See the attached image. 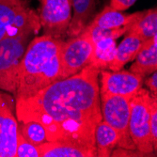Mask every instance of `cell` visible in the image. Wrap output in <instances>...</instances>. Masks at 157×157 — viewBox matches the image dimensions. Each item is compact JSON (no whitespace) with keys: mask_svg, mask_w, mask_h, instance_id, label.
<instances>
[{"mask_svg":"<svg viewBox=\"0 0 157 157\" xmlns=\"http://www.w3.org/2000/svg\"><path fill=\"white\" fill-rule=\"evenodd\" d=\"M100 71L89 64L33 96L15 100L17 121L40 122L45 128L48 141L69 142L96 151L95 129L102 121Z\"/></svg>","mask_w":157,"mask_h":157,"instance_id":"obj_1","label":"cell"},{"mask_svg":"<svg viewBox=\"0 0 157 157\" xmlns=\"http://www.w3.org/2000/svg\"><path fill=\"white\" fill-rule=\"evenodd\" d=\"M62 42L44 34L30 40L20 65L15 100L33 96L59 80Z\"/></svg>","mask_w":157,"mask_h":157,"instance_id":"obj_2","label":"cell"},{"mask_svg":"<svg viewBox=\"0 0 157 157\" xmlns=\"http://www.w3.org/2000/svg\"><path fill=\"white\" fill-rule=\"evenodd\" d=\"M40 26V20L33 21L0 40V90L15 95L22 59Z\"/></svg>","mask_w":157,"mask_h":157,"instance_id":"obj_3","label":"cell"},{"mask_svg":"<svg viewBox=\"0 0 157 157\" xmlns=\"http://www.w3.org/2000/svg\"><path fill=\"white\" fill-rule=\"evenodd\" d=\"M152 94L141 88L130 101L129 133L136 149L150 156H156L149 131V110Z\"/></svg>","mask_w":157,"mask_h":157,"instance_id":"obj_4","label":"cell"},{"mask_svg":"<svg viewBox=\"0 0 157 157\" xmlns=\"http://www.w3.org/2000/svg\"><path fill=\"white\" fill-rule=\"evenodd\" d=\"M94 42L87 28L75 37L63 40L60 48V79L72 76L91 62Z\"/></svg>","mask_w":157,"mask_h":157,"instance_id":"obj_5","label":"cell"},{"mask_svg":"<svg viewBox=\"0 0 157 157\" xmlns=\"http://www.w3.org/2000/svg\"><path fill=\"white\" fill-rule=\"evenodd\" d=\"M102 120L107 122L119 135L118 147L136 150L129 133L130 98L115 95H100Z\"/></svg>","mask_w":157,"mask_h":157,"instance_id":"obj_6","label":"cell"},{"mask_svg":"<svg viewBox=\"0 0 157 157\" xmlns=\"http://www.w3.org/2000/svg\"><path fill=\"white\" fill-rule=\"evenodd\" d=\"M40 23L44 35L62 39L72 20L71 0H40Z\"/></svg>","mask_w":157,"mask_h":157,"instance_id":"obj_7","label":"cell"},{"mask_svg":"<svg viewBox=\"0 0 157 157\" xmlns=\"http://www.w3.org/2000/svg\"><path fill=\"white\" fill-rule=\"evenodd\" d=\"M100 75V95L123 96L132 99L142 88L144 82V78L129 71L120 70L116 72H108L101 70Z\"/></svg>","mask_w":157,"mask_h":157,"instance_id":"obj_8","label":"cell"},{"mask_svg":"<svg viewBox=\"0 0 157 157\" xmlns=\"http://www.w3.org/2000/svg\"><path fill=\"white\" fill-rule=\"evenodd\" d=\"M40 20L25 0H0V40L28 23Z\"/></svg>","mask_w":157,"mask_h":157,"instance_id":"obj_9","label":"cell"},{"mask_svg":"<svg viewBox=\"0 0 157 157\" xmlns=\"http://www.w3.org/2000/svg\"><path fill=\"white\" fill-rule=\"evenodd\" d=\"M18 121L14 108L0 109V157H15Z\"/></svg>","mask_w":157,"mask_h":157,"instance_id":"obj_10","label":"cell"},{"mask_svg":"<svg viewBox=\"0 0 157 157\" xmlns=\"http://www.w3.org/2000/svg\"><path fill=\"white\" fill-rule=\"evenodd\" d=\"M143 14L144 11H137L132 14H126L122 11L112 9L108 5L105 7L99 14H97L96 17L92 21H90L88 25H90V27L104 28V29L129 27Z\"/></svg>","mask_w":157,"mask_h":157,"instance_id":"obj_11","label":"cell"},{"mask_svg":"<svg viewBox=\"0 0 157 157\" xmlns=\"http://www.w3.org/2000/svg\"><path fill=\"white\" fill-rule=\"evenodd\" d=\"M129 72L145 78L147 75L156 72L157 69V35L144 41L140 51L136 56Z\"/></svg>","mask_w":157,"mask_h":157,"instance_id":"obj_12","label":"cell"},{"mask_svg":"<svg viewBox=\"0 0 157 157\" xmlns=\"http://www.w3.org/2000/svg\"><path fill=\"white\" fill-rule=\"evenodd\" d=\"M40 157H95L96 151L69 142L47 141L39 146Z\"/></svg>","mask_w":157,"mask_h":157,"instance_id":"obj_13","label":"cell"},{"mask_svg":"<svg viewBox=\"0 0 157 157\" xmlns=\"http://www.w3.org/2000/svg\"><path fill=\"white\" fill-rule=\"evenodd\" d=\"M74 15L69 25L67 34L70 37L79 35L89 25L96 9L97 0H71Z\"/></svg>","mask_w":157,"mask_h":157,"instance_id":"obj_14","label":"cell"},{"mask_svg":"<svg viewBox=\"0 0 157 157\" xmlns=\"http://www.w3.org/2000/svg\"><path fill=\"white\" fill-rule=\"evenodd\" d=\"M143 44L144 41H142L136 36L125 33V38L120 45L117 46L115 56L110 62L108 69L112 72L121 70L126 63L136 59Z\"/></svg>","mask_w":157,"mask_h":157,"instance_id":"obj_15","label":"cell"},{"mask_svg":"<svg viewBox=\"0 0 157 157\" xmlns=\"http://www.w3.org/2000/svg\"><path fill=\"white\" fill-rule=\"evenodd\" d=\"M119 135L113 127L101 121L95 129V146L97 156L109 157L114 149L118 147Z\"/></svg>","mask_w":157,"mask_h":157,"instance_id":"obj_16","label":"cell"},{"mask_svg":"<svg viewBox=\"0 0 157 157\" xmlns=\"http://www.w3.org/2000/svg\"><path fill=\"white\" fill-rule=\"evenodd\" d=\"M139 38L142 41H146L157 35V10L150 9L144 11L136 22L131 25L126 32Z\"/></svg>","mask_w":157,"mask_h":157,"instance_id":"obj_17","label":"cell"},{"mask_svg":"<svg viewBox=\"0 0 157 157\" xmlns=\"http://www.w3.org/2000/svg\"><path fill=\"white\" fill-rule=\"evenodd\" d=\"M94 42V51L90 64L99 70H106L116 54L117 44L114 39H100Z\"/></svg>","mask_w":157,"mask_h":157,"instance_id":"obj_18","label":"cell"},{"mask_svg":"<svg viewBox=\"0 0 157 157\" xmlns=\"http://www.w3.org/2000/svg\"><path fill=\"white\" fill-rule=\"evenodd\" d=\"M18 131L24 136L25 140L31 144L40 146L48 141L47 133L44 125L37 121H18Z\"/></svg>","mask_w":157,"mask_h":157,"instance_id":"obj_19","label":"cell"},{"mask_svg":"<svg viewBox=\"0 0 157 157\" xmlns=\"http://www.w3.org/2000/svg\"><path fill=\"white\" fill-rule=\"evenodd\" d=\"M15 157H40L39 146L33 145L25 140L19 131L17 132Z\"/></svg>","mask_w":157,"mask_h":157,"instance_id":"obj_20","label":"cell"},{"mask_svg":"<svg viewBox=\"0 0 157 157\" xmlns=\"http://www.w3.org/2000/svg\"><path fill=\"white\" fill-rule=\"evenodd\" d=\"M149 131L153 147V151L157 150V97L152 96L149 110Z\"/></svg>","mask_w":157,"mask_h":157,"instance_id":"obj_21","label":"cell"},{"mask_svg":"<svg viewBox=\"0 0 157 157\" xmlns=\"http://www.w3.org/2000/svg\"><path fill=\"white\" fill-rule=\"evenodd\" d=\"M136 1L137 0H110L109 6L114 10L123 11L131 8Z\"/></svg>","mask_w":157,"mask_h":157,"instance_id":"obj_22","label":"cell"},{"mask_svg":"<svg viewBox=\"0 0 157 157\" xmlns=\"http://www.w3.org/2000/svg\"><path fill=\"white\" fill-rule=\"evenodd\" d=\"M143 84H145L146 87L150 90L152 96L157 97V74L156 72L152 73L151 76L147 78L145 82H143Z\"/></svg>","mask_w":157,"mask_h":157,"instance_id":"obj_23","label":"cell"},{"mask_svg":"<svg viewBox=\"0 0 157 157\" xmlns=\"http://www.w3.org/2000/svg\"><path fill=\"white\" fill-rule=\"evenodd\" d=\"M14 105H15V103H13L12 98L10 95L2 92V90H0V109L4 107L14 108Z\"/></svg>","mask_w":157,"mask_h":157,"instance_id":"obj_24","label":"cell"}]
</instances>
